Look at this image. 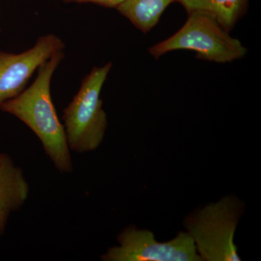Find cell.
I'll list each match as a JSON object with an SVG mask.
<instances>
[{
    "mask_svg": "<svg viewBox=\"0 0 261 261\" xmlns=\"http://www.w3.org/2000/svg\"><path fill=\"white\" fill-rule=\"evenodd\" d=\"M64 57V51H60L41 65L32 85L17 97L3 103L0 110L13 115L28 126L40 140L58 171L68 173L72 171L69 146L50 90L53 74Z\"/></svg>",
    "mask_w": 261,
    "mask_h": 261,
    "instance_id": "obj_1",
    "label": "cell"
},
{
    "mask_svg": "<svg viewBox=\"0 0 261 261\" xmlns=\"http://www.w3.org/2000/svg\"><path fill=\"white\" fill-rule=\"evenodd\" d=\"M195 51L196 58L217 63L242 59L247 49L210 13L193 11L188 13L186 23L177 32L149 49V54L159 59L170 51Z\"/></svg>",
    "mask_w": 261,
    "mask_h": 261,
    "instance_id": "obj_2",
    "label": "cell"
},
{
    "mask_svg": "<svg viewBox=\"0 0 261 261\" xmlns=\"http://www.w3.org/2000/svg\"><path fill=\"white\" fill-rule=\"evenodd\" d=\"M112 66V63H108L94 67L64 110L63 120L67 141L70 148L75 152L94 150L102 142L108 120L100 94Z\"/></svg>",
    "mask_w": 261,
    "mask_h": 261,
    "instance_id": "obj_3",
    "label": "cell"
},
{
    "mask_svg": "<svg viewBox=\"0 0 261 261\" xmlns=\"http://www.w3.org/2000/svg\"><path fill=\"white\" fill-rule=\"evenodd\" d=\"M240 214L238 202L227 197L206 206L188 221V233L202 260H241L234 243Z\"/></svg>",
    "mask_w": 261,
    "mask_h": 261,
    "instance_id": "obj_4",
    "label": "cell"
},
{
    "mask_svg": "<svg viewBox=\"0 0 261 261\" xmlns=\"http://www.w3.org/2000/svg\"><path fill=\"white\" fill-rule=\"evenodd\" d=\"M120 245L109 249L106 261H200L195 242L188 232L178 233L167 243H160L153 233L135 228L125 229L118 238Z\"/></svg>",
    "mask_w": 261,
    "mask_h": 261,
    "instance_id": "obj_5",
    "label": "cell"
},
{
    "mask_svg": "<svg viewBox=\"0 0 261 261\" xmlns=\"http://www.w3.org/2000/svg\"><path fill=\"white\" fill-rule=\"evenodd\" d=\"M65 47L61 38L50 34L23 53L0 51V106L21 93L39 67Z\"/></svg>",
    "mask_w": 261,
    "mask_h": 261,
    "instance_id": "obj_6",
    "label": "cell"
},
{
    "mask_svg": "<svg viewBox=\"0 0 261 261\" xmlns=\"http://www.w3.org/2000/svg\"><path fill=\"white\" fill-rule=\"evenodd\" d=\"M29 187L20 168L6 154H0V236L10 213L18 210L28 198Z\"/></svg>",
    "mask_w": 261,
    "mask_h": 261,
    "instance_id": "obj_7",
    "label": "cell"
},
{
    "mask_svg": "<svg viewBox=\"0 0 261 261\" xmlns=\"http://www.w3.org/2000/svg\"><path fill=\"white\" fill-rule=\"evenodd\" d=\"M187 13L202 11L210 13L228 32L246 12L248 0H176Z\"/></svg>",
    "mask_w": 261,
    "mask_h": 261,
    "instance_id": "obj_8",
    "label": "cell"
},
{
    "mask_svg": "<svg viewBox=\"0 0 261 261\" xmlns=\"http://www.w3.org/2000/svg\"><path fill=\"white\" fill-rule=\"evenodd\" d=\"M176 0H125L116 8L143 33L150 32L159 23L166 8Z\"/></svg>",
    "mask_w": 261,
    "mask_h": 261,
    "instance_id": "obj_9",
    "label": "cell"
},
{
    "mask_svg": "<svg viewBox=\"0 0 261 261\" xmlns=\"http://www.w3.org/2000/svg\"><path fill=\"white\" fill-rule=\"evenodd\" d=\"M66 3H94L109 8H117L125 0H61Z\"/></svg>",
    "mask_w": 261,
    "mask_h": 261,
    "instance_id": "obj_10",
    "label": "cell"
},
{
    "mask_svg": "<svg viewBox=\"0 0 261 261\" xmlns=\"http://www.w3.org/2000/svg\"><path fill=\"white\" fill-rule=\"evenodd\" d=\"M0 31H1V27H0Z\"/></svg>",
    "mask_w": 261,
    "mask_h": 261,
    "instance_id": "obj_11",
    "label": "cell"
}]
</instances>
